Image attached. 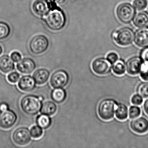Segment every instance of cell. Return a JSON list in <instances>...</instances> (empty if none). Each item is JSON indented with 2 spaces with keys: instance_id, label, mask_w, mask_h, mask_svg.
Listing matches in <instances>:
<instances>
[{
  "instance_id": "22",
  "label": "cell",
  "mask_w": 148,
  "mask_h": 148,
  "mask_svg": "<svg viewBox=\"0 0 148 148\" xmlns=\"http://www.w3.org/2000/svg\"><path fill=\"white\" fill-rule=\"evenodd\" d=\"M112 70L113 73L117 76H122L126 72V64L124 60L119 59L112 64Z\"/></svg>"
},
{
  "instance_id": "10",
  "label": "cell",
  "mask_w": 148,
  "mask_h": 148,
  "mask_svg": "<svg viewBox=\"0 0 148 148\" xmlns=\"http://www.w3.org/2000/svg\"><path fill=\"white\" fill-rule=\"evenodd\" d=\"M17 116L11 110L2 112L0 114V127L5 130L10 129L17 122Z\"/></svg>"
},
{
  "instance_id": "15",
  "label": "cell",
  "mask_w": 148,
  "mask_h": 148,
  "mask_svg": "<svg viewBox=\"0 0 148 148\" xmlns=\"http://www.w3.org/2000/svg\"><path fill=\"white\" fill-rule=\"evenodd\" d=\"M18 86L20 90L23 91L31 92L36 87V82L33 77L29 75H26L19 79Z\"/></svg>"
},
{
  "instance_id": "41",
  "label": "cell",
  "mask_w": 148,
  "mask_h": 148,
  "mask_svg": "<svg viewBox=\"0 0 148 148\" xmlns=\"http://www.w3.org/2000/svg\"><path fill=\"white\" fill-rule=\"evenodd\" d=\"M46 1H55V0H46Z\"/></svg>"
},
{
  "instance_id": "14",
  "label": "cell",
  "mask_w": 148,
  "mask_h": 148,
  "mask_svg": "<svg viewBox=\"0 0 148 148\" xmlns=\"http://www.w3.org/2000/svg\"><path fill=\"white\" fill-rule=\"evenodd\" d=\"M134 42L138 47H148V27L140 28L136 31Z\"/></svg>"
},
{
  "instance_id": "18",
  "label": "cell",
  "mask_w": 148,
  "mask_h": 148,
  "mask_svg": "<svg viewBox=\"0 0 148 148\" xmlns=\"http://www.w3.org/2000/svg\"><path fill=\"white\" fill-rule=\"evenodd\" d=\"M50 72L45 68L38 69L34 73L33 77L36 84L39 85L44 84L47 81L50 77Z\"/></svg>"
},
{
  "instance_id": "6",
  "label": "cell",
  "mask_w": 148,
  "mask_h": 148,
  "mask_svg": "<svg viewBox=\"0 0 148 148\" xmlns=\"http://www.w3.org/2000/svg\"><path fill=\"white\" fill-rule=\"evenodd\" d=\"M49 45V40L46 37L43 35H37L30 41L29 48L33 53L38 55L45 52Z\"/></svg>"
},
{
  "instance_id": "33",
  "label": "cell",
  "mask_w": 148,
  "mask_h": 148,
  "mask_svg": "<svg viewBox=\"0 0 148 148\" xmlns=\"http://www.w3.org/2000/svg\"><path fill=\"white\" fill-rule=\"evenodd\" d=\"M140 58L143 63L148 64V47H144L140 52Z\"/></svg>"
},
{
  "instance_id": "36",
  "label": "cell",
  "mask_w": 148,
  "mask_h": 148,
  "mask_svg": "<svg viewBox=\"0 0 148 148\" xmlns=\"http://www.w3.org/2000/svg\"><path fill=\"white\" fill-rule=\"evenodd\" d=\"M143 108L145 114L148 116V98H146V99L145 100L143 105Z\"/></svg>"
},
{
  "instance_id": "34",
  "label": "cell",
  "mask_w": 148,
  "mask_h": 148,
  "mask_svg": "<svg viewBox=\"0 0 148 148\" xmlns=\"http://www.w3.org/2000/svg\"><path fill=\"white\" fill-rule=\"evenodd\" d=\"M106 58L112 64H113L119 59V56L116 53L112 52L107 54Z\"/></svg>"
},
{
  "instance_id": "4",
  "label": "cell",
  "mask_w": 148,
  "mask_h": 148,
  "mask_svg": "<svg viewBox=\"0 0 148 148\" xmlns=\"http://www.w3.org/2000/svg\"><path fill=\"white\" fill-rule=\"evenodd\" d=\"M116 14L119 21L124 24H129L133 21L136 14V11L130 3L124 2L118 6Z\"/></svg>"
},
{
  "instance_id": "5",
  "label": "cell",
  "mask_w": 148,
  "mask_h": 148,
  "mask_svg": "<svg viewBox=\"0 0 148 148\" xmlns=\"http://www.w3.org/2000/svg\"><path fill=\"white\" fill-rule=\"evenodd\" d=\"M135 33L132 28L124 27L114 32L112 37L118 45L126 47L132 44L135 39Z\"/></svg>"
},
{
  "instance_id": "26",
  "label": "cell",
  "mask_w": 148,
  "mask_h": 148,
  "mask_svg": "<svg viewBox=\"0 0 148 148\" xmlns=\"http://www.w3.org/2000/svg\"><path fill=\"white\" fill-rule=\"evenodd\" d=\"M10 33L9 25L5 22H0V39L7 38Z\"/></svg>"
},
{
  "instance_id": "20",
  "label": "cell",
  "mask_w": 148,
  "mask_h": 148,
  "mask_svg": "<svg viewBox=\"0 0 148 148\" xmlns=\"http://www.w3.org/2000/svg\"><path fill=\"white\" fill-rule=\"evenodd\" d=\"M115 116L120 121L126 120L129 116V108L127 106L122 103H118Z\"/></svg>"
},
{
  "instance_id": "40",
  "label": "cell",
  "mask_w": 148,
  "mask_h": 148,
  "mask_svg": "<svg viewBox=\"0 0 148 148\" xmlns=\"http://www.w3.org/2000/svg\"><path fill=\"white\" fill-rule=\"evenodd\" d=\"M38 97L40 99V100H41V101H42V100H43V99H44V98H43V97H41V96H40V97Z\"/></svg>"
},
{
  "instance_id": "23",
  "label": "cell",
  "mask_w": 148,
  "mask_h": 148,
  "mask_svg": "<svg viewBox=\"0 0 148 148\" xmlns=\"http://www.w3.org/2000/svg\"><path fill=\"white\" fill-rule=\"evenodd\" d=\"M51 97L54 102L60 103L65 100L66 97V92L62 88H55L52 91Z\"/></svg>"
},
{
  "instance_id": "3",
  "label": "cell",
  "mask_w": 148,
  "mask_h": 148,
  "mask_svg": "<svg viewBox=\"0 0 148 148\" xmlns=\"http://www.w3.org/2000/svg\"><path fill=\"white\" fill-rule=\"evenodd\" d=\"M45 21L47 25L51 30L59 31L64 27L66 18L61 10L55 9L48 13Z\"/></svg>"
},
{
  "instance_id": "7",
  "label": "cell",
  "mask_w": 148,
  "mask_h": 148,
  "mask_svg": "<svg viewBox=\"0 0 148 148\" xmlns=\"http://www.w3.org/2000/svg\"><path fill=\"white\" fill-rule=\"evenodd\" d=\"M92 69L96 74L100 76L107 75L111 72L112 64L103 57H99L94 59L92 63Z\"/></svg>"
},
{
  "instance_id": "28",
  "label": "cell",
  "mask_w": 148,
  "mask_h": 148,
  "mask_svg": "<svg viewBox=\"0 0 148 148\" xmlns=\"http://www.w3.org/2000/svg\"><path fill=\"white\" fill-rule=\"evenodd\" d=\"M148 5V0H133V6L138 11L145 10L147 8Z\"/></svg>"
},
{
  "instance_id": "11",
  "label": "cell",
  "mask_w": 148,
  "mask_h": 148,
  "mask_svg": "<svg viewBox=\"0 0 148 148\" xmlns=\"http://www.w3.org/2000/svg\"><path fill=\"white\" fill-rule=\"evenodd\" d=\"M130 127L137 134H145L148 132V119L143 116L132 119L130 123Z\"/></svg>"
},
{
  "instance_id": "32",
  "label": "cell",
  "mask_w": 148,
  "mask_h": 148,
  "mask_svg": "<svg viewBox=\"0 0 148 148\" xmlns=\"http://www.w3.org/2000/svg\"><path fill=\"white\" fill-rule=\"evenodd\" d=\"M132 103L135 105H141L143 102V98L139 94H135L133 95L131 99Z\"/></svg>"
},
{
  "instance_id": "24",
  "label": "cell",
  "mask_w": 148,
  "mask_h": 148,
  "mask_svg": "<svg viewBox=\"0 0 148 148\" xmlns=\"http://www.w3.org/2000/svg\"><path fill=\"white\" fill-rule=\"evenodd\" d=\"M37 123L42 129H46L51 126V119L47 115L41 114L37 117Z\"/></svg>"
},
{
  "instance_id": "21",
  "label": "cell",
  "mask_w": 148,
  "mask_h": 148,
  "mask_svg": "<svg viewBox=\"0 0 148 148\" xmlns=\"http://www.w3.org/2000/svg\"><path fill=\"white\" fill-rule=\"evenodd\" d=\"M57 106L56 104L51 101L45 102L41 106L40 112L41 114L47 116H52L56 113Z\"/></svg>"
},
{
  "instance_id": "39",
  "label": "cell",
  "mask_w": 148,
  "mask_h": 148,
  "mask_svg": "<svg viewBox=\"0 0 148 148\" xmlns=\"http://www.w3.org/2000/svg\"><path fill=\"white\" fill-rule=\"evenodd\" d=\"M2 52H3V49L2 47L0 45V55L2 54Z\"/></svg>"
},
{
  "instance_id": "25",
  "label": "cell",
  "mask_w": 148,
  "mask_h": 148,
  "mask_svg": "<svg viewBox=\"0 0 148 148\" xmlns=\"http://www.w3.org/2000/svg\"><path fill=\"white\" fill-rule=\"evenodd\" d=\"M136 92L143 98H148V81H145L138 84L137 87Z\"/></svg>"
},
{
  "instance_id": "27",
  "label": "cell",
  "mask_w": 148,
  "mask_h": 148,
  "mask_svg": "<svg viewBox=\"0 0 148 148\" xmlns=\"http://www.w3.org/2000/svg\"><path fill=\"white\" fill-rule=\"evenodd\" d=\"M141 110L140 107L137 105L131 106L129 109V117L130 119L135 118L141 115Z\"/></svg>"
},
{
  "instance_id": "8",
  "label": "cell",
  "mask_w": 148,
  "mask_h": 148,
  "mask_svg": "<svg viewBox=\"0 0 148 148\" xmlns=\"http://www.w3.org/2000/svg\"><path fill=\"white\" fill-rule=\"evenodd\" d=\"M69 79V75L66 71L58 70L51 76L50 84L53 88H62L67 85Z\"/></svg>"
},
{
  "instance_id": "16",
  "label": "cell",
  "mask_w": 148,
  "mask_h": 148,
  "mask_svg": "<svg viewBox=\"0 0 148 148\" xmlns=\"http://www.w3.org/2000/svg\"><path fill=\"white\" fill-rule=\"evenodd\" d=\"M33 10L35 14L39 16H45L48 14L50 6L43 0H36L33 4Z\"/></svg>"
},
{
  "instance_id": "38",
  "label": "cell",
  "mask_w": 148,
  "mask_h": 148,
  "mask_svg": "<svg viewBox=\"0 0 148 148\" xmlns=\"http://www.w3.org/2000/svg\"><path fill=\"white\" fill-rule=\"evenodd\" d=\"M65 0H55V1L58 4H62L64 1Z\"/></svg>"
},
{
  "instance_id": "1",
  "label": "cell",
  "mask_w": 148,
  "mask_h": 148,
  "mask_svg": "<svg viewBox=\"0 0 148 148\" xmlns=\"http://www.w3.org/2000/svg\"><path fill=\"white\" fill-rule=\"evenodd\" d=\"M117 105V102L113 99L106 98L101 100L97 108L99 117L104 121L112 119L115 116Z\"/></svg>"
},
{
  "instance_id": "29",
  "label": "cell",
  "mask_w": 148,
  "mask_h": 148,
  "mask_svg": "<svg viewBox=\"0 0 148 148\" xmlns=\"http://www.w3.org/2000/svg\"><path fill=\"white\" fill-rule=\"evenodd\" d=\"M31 136L35 139L40 138L43 135L42 128L38 125H34L30 130Z\"/></svg>"
},
{
  "instance_id": "37",
  "label": "cell",
  "mask_w": 148,
  "mask_h": 148,
  "mask_svg": "<svg viewBox=\"0 0 148 148\" xmlns=\"http://www.w3.org/2000/svg\"><path fill=\"white\" fill-rule=\"evenodd\" d=\"M8 110V105L6 103H1L0 104V112L5 111Z\"/></svg>"
},
{
  "instance_id": "9",
  "label": "cell",
  "mask_w": 148,
  "mask_h": 148,
  "mask_svg": "<svg viewBox=\"0 0 148 148\" xmlns=\"http://www.w3.org/2000/svg\"><path fill=\"white\" fill-rule=\"evenodd\" d=\"M12 138L14 142L18 145H26L31 140L30 131L26 127H19L14 132Z\"/></svg>"
},
{
  "instance_id": "19",
  "label": "cell",
  "mask_w": 148,
  "mask_h": 148,
  "mask_svg": "<svg viewBox=\"0 0 148 148\" xmlns=\"http://www.w3.org/2000/svg\"><path fill=\"white\" fill-rule=\"evenodd\" d=\"M133 24L138 28L148 27V12L141 11L136 14L133 20Z\"/></svg>"
},
{
  "instance_id": "13",
  "label": "cell",
  "mask_w": 148,
  "mask_h": 148,
  "mask_svg": "<svg viewBox=\"0 0 148 148\" xmlns=\"http://www.w3.org/2000/svg\"><path fill=\"white\" fill-rule=\"evenodd\" d=\"M17 70L23 74L32 73L36 67L34 60L30 58H25L20 60L16 66Z\"/></svg>"
},
{
  "instance_id": "12",
  "label": "cell",
  "mask_w": 148,
  "mask_h": 148,
  "mask_svg": "<svg viewBox=\"0 0 148 148\" xmlns=\"http://www.w3.org/2000/svg\"><path fill=\"white\" fill-rule=\"evenodd\" d=\"M143 61L138 56H133L128 59L125 63L127 73L130 75L134 76L139 73Z\"/></svg>"
},
{
  "instance_id": "35",
  "label": "cell",
  "mask_w": 148,
  "mask_h": 148,
  "mask_svg": "<svg viewBox=\"0 0 148 148\" xmlns=\"http://www.w3.org/2000/svg\"><path fill=\"white\" fill-rule=\"evenodd\" d=\"M11 57V58L13 60L14 62L15 63L19 62L22 58V56L21 53L17 51H14L12 53Z\"/></svg>"
},
{
  "instance_id": "30",
  "label": "cell",
  "mask_w": 148,
  "mask_h": 148,
  "mask_svg": "<svg viewBox=\"0 0 148 148\" xmlns=\"http://www.w3.org/2000/svg\"><path fill=\"white\" fill-rule=\"evenodd\" d=\"M140 76L144 81H148V64L143 63L140 70Z\"/></svg>"
},
{
  "instance_id": "17",
  "label": "cell",
  "mask_w": 148,
  "mask_h": 148,
  "mask_svg": "<svg viewBox=\"0 0 148 148\" xmlns=\"http://www.w3.org/2000/svg\"><path fill=\"white\" fill-rule=\"evenodd\" d=\"M15 65L13 60L8 55H4L0 57V71L8 73L13 71Z\"/></svg>"
},
{
  "instance_id": "31",
  "label": "cell",
  "mask_w": 148,
  "mask_h": 148,
  "mask_svg": "<svg viewBox=\"0 0 148 148\" xmlns=\"http://www.w3.org/2000/svg\"><path fill=\"white\" fill-rule=\"evenodd\" d=\"M20 78V75L17 72H12L9 73L7 76V79L10 83L15 84Z\"/></svg>"
},
{
  "instance_id": "2",
  "label": "cell",
  "mask_w": 148,
  "mask_h": 148,
  "mask_svg": "<svg viewBox=\"0 0 148 148\" xmlns=\"http://www.w3.org/2000/svg\"><path fill=\"white\" fill-rule=\"evenodd\" d=\"M38 97L28 95L22 98L21 101V107L23 111L30 116H34L41 110L42 103Z\"/></svg>"
}]
</instances>
